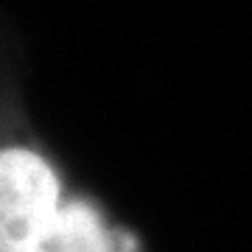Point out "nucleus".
<instances>
[{"mask_svg": "<svg viewBox=\"0 0 252 252\" xmlns=\"http://www.w3.org/2000/svg\"><path fill=\"white\" fill-rule=\"evenodd\" d=\"M0 252H140L132 233L67 190L26 143L0 146Z\"/></svg>", "mask_w": 252, "mask_h": 252, "instance_id": "obj_1", "label": "nucleus"}]
</instances>
